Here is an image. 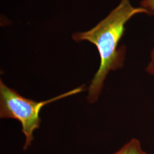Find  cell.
<instances>
[{"label": "cell", "instance_id": "1", "mask_svg": "<svg viewBox=\"0 0 154 154\" xmlns=\"http://www.w3.org/2000/svg\"><path fill=\"white\" fill-rule=\"evenodd\" d=\"M149 11L131 5L130 0H121L117 7L90 30L76 33L72 39L76 42L88 41L94 45L100 55V66L88 88V100L95 103L99 97L106 76L111 70L121 69L123 65L126 48H118L120 40L125 31L127 22L135 14Z\"/></svg>", "mask_w": 154, "mask_h": 154}, {"label": "cell", "instance_id": "2", "mask_svg": "<svg viewBox=\"0 0 154 154\" xmlns=\"http://www.w3.org/2000/svg\"><path fill=\"white\" fill-rule=\"evenodd\" d=\"M85 86L82 85L53 98L37 102L22 97L16 90L6 86L1 80L0 117L14 119L20 122L22 132L25 137L23 149L26 150L31 145L33 140V132L40 126L41 119L39 113L42 108L57 100L81 93L85 90Z\"/></svg>", "mask_w": 154, "mask_h": 154}, {"label": "cell", "instance_id": "3", "mask_svg": "<svg viewBox=\"0 0 154 154\" xmlns=\"http://www.w3.org/2000/svg\"><path fill=\"white\" fill-rule=\"evenodd\" d=\"M114 154H147V153L142 150L140 143L138 139L134 138Z\"/></svg>", "mask_w": 154, "mask_h": 154}, {"label": "cell", "instance_id": "4", "mask_svg": "<svg viewBox=\"0 0 154 154\" xmlns=\"http://www.w3.org/2000/svg\"><path fill=\"white\" fill-rule=\"evenodd\" d=\"M140 5L149 11V15L154 14V0H143Z\"/></svg>", "mask_w": 154, "mask_h": 154}]
</instances>
